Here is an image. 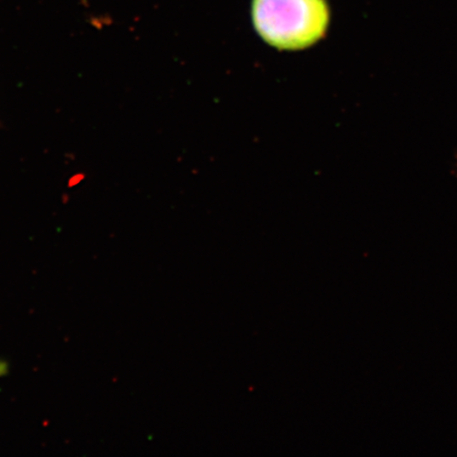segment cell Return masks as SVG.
I'll list each match as a JSON object with an SVG mask.
<instances>
[{
  "instance_id": "obj_1",
  "label": "cell",
  "mask_w": 457,
  "mask_h": 457,
  "mask_svg": "<svg viewBox=\"0 0 457 457\" xmlns=\"http://www.w3.org/2000/svg\"><path fill=\"white\" fill-rule=\"evenodd\" d=\"M255 30L267 44L281 50H301L316 44L328 30L325 0H253Z\"/></svg>"
},
{
  "instance_id": "obj_2",
  "label": "cell",
  "mask_w": 457,
  "mask_h": 457,
  "mask_svg": "<svg viewBox=\"0 0 457 457\" xmlns=\"http://www.w3.org/2000/svg\"><path fill=\"white\" fill-rule=\"evenodd\" d=\"M8 371V365L5 363H0V376H3L4 374L7 373Z\"/></svg>"
}]
</instances>
